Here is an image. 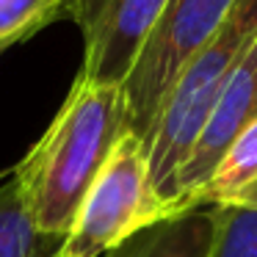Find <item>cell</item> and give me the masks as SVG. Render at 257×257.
Instances as JSON below:
<instances>
[{
    "label": "cell",
    "instance_id": "obj_9",
    "mask_svg": "<svg viewBox=\"0 0 257 257\" xmlns=\"http://www.w3.org/2000/svg\"><path fill=\"white\" fill-rule=\"evenodd\" d=\"M64 238H53L34 227L17 180L0 185V257H58Z\"/></svg>",
    "mask_w": 257,
    "mask_h": 257
},
{
    "label": "cell",
    "instance_id": "obj_8",
    "mask_svg": "<svg viewBox=\"0 0 257 257\" xmlns=\"http://www.w3.org/2000/svg\"><path fill=\"white\" fill-rule=\"evenodd\" d=\"M257 185V119L229 144L207 183L194 196L191 207L202 205H235Z\"/></svg>",
    "mask_w": 257,
    "mask_h": 257
},
{
    "label": "cell",
    "instance_id": "obj_1",
    "mask_svg": "<svg viewBox=\"0 0 257 257\" xmlns=\"http://www.w3.org/2000/svg\"><path fill=\"white\" fill-rule=\"evenodd\" d=\"M122 133V86L78 75L47 133L14 169L25 210L39 232L67 238Z\"/></svg>",
    "mask_w": 257,
    "mask_h": 257
},
{
    "label": "cell",
    "instance_id": "obj_2",
    "mask_svg": "<svg viewBox=\"0 0 257 257\" xmlns=\"http://www.w3.org/2000/svg\"><path fill=\"white\" fill-rule=\"evenodd\" d=\"M257 42V0H235L218 34L183 69L172 86L150 139L144 141L150 180L158 196L177 213V180L194 144L227 86L232 69Z\"/></svg>",
    "mask_w": 257,
    "mask_h": 257
},
{
    "label": "cell",
    "instance_id": "obj_5",
    "mask_svg": "<svg viewBox=\"0 0 257 257\" xmlns=\"http://www.w3.org/2000/svg\"><path fill=\"white\" fill-rule=\"evenodd\" d=\"M169 0H64L61 17L83 34L80 75L122 86Z\"/></svg>",
    "mask_w": 257,
    "mask_h": 257
},
{
    "label": "cell",
    "instance_id": "obj_4",
    "mask_svg": "<svg viewBox=\"0 0 257 257\" xmlns=\"http://www.w3.org/2000/svg\"><path fill=\"white\" fill-rule=\"evenodd\" d=\"M166 216L174 213L150 180L144 141L124 130L86 194L58 257H102Z\"/></svg>",
    "mask_w": 257,
    "mask_h": 257
},
{
    "label": "cell",
    "instance_id": "obj_11",
    "mask_svg": "<svg viewBox=\"0 0 257 257\" xmlns=\"http://www.w3.org/2000/svg\"><path fill=\"white\" fill-rule=\"evenodd\" d=\"M61 6L64 0H0V45L9 47L53 23Z\"/></svg>",
    "mask_w": 257,
    "mask_h": 257
},
{
    "label": "cell",
    "instance_id": "obj_3",
    "mask_svg": "<svg viewBox=\"0 0 257 257\" xmlns=\"http://www.w3.org/2000/svg\"><path fill=\"white\" fill-rule=\"evenodd\" d=\"M235 0H169L122 83L124 130L150 139L183 69L218 34Z\"/></svg>",
    "mask_w": 257,
    "mask_h": 257
},
{
    "label": "cell",
    "instance_id": "obj_6",
    "mask_svg": "<svg viewBox=\"0 0 257 257\" xmlns=\"http://www.w3.org/2000/svg\"><path fill=\"white\" fill-rule=\"evenodd\" d=\"M257 119V42L249 47L240 64L232 69L227 86L221 89L199 139L194 144V152L185 161L177 180V213L191 210V202L199 194V188L207 183L213 169L218 166L221 155L229 150L240 130L249 127Z\"/></svg>",
    "mask_w": 257,
    "mask_h": 257
},
{
    "label": "cell",
    "instance_id": "obj_10",
    "mask_svg": "<svg viewBox=\"0 0 257 257\" xmlns=\"http://www.w3.org/2000/svg\"><path fill=\"white\" fill-rule=\"evenodd\" d=\"M216 229L207 257H257V205H213Z\"/></svg>",
    "mask_w": 257,
    "mask_h": 257
},
{
    "label": "cell",
    "instance_id": "obj_7",
    "mask_svg": "<svg viewBox=\"0 0 257 257\" xmlns=\"http://www.w3.org/2000/svg\"><path fill=\"white\" fill-rule=\"evenodd\" d=\"M216 229L213 205L174 213L139 229L105 257H207Z\"/></svg>",
    "mask_w": 257,
    "mask_h": 257
},
{
    "label": "cell",
    "instance_id": "obj_12",
    "mask_svg": "<svg viewBox=\"0 0 257 257\" xmlns=\"http://www.w3.org/2000/svg\"><path fill=\"white\" fill-rule=\"evenodd\" d=\"M3 50H6V45H0V53H3Z\"/></svg>",
    "mask_w": 257,
    "mask_h": 257
}]
</instances>
